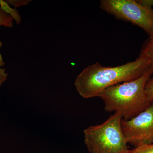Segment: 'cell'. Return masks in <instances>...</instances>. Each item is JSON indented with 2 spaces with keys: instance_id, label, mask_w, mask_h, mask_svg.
<instances>
[{
  "instance_id": "13",
  "label": "cell",
  "mask_w": 153,
  "mask_h": 153,
  "mask_svg": "<svg viewBox=\"0 0 153 153\" xmlns=\"http://www.w3.org/2000/svg\"><path fill=\"white\" fill-rule=\"evenodd\" d=\"M137 1L142 5L153 9V0H140Z\"/></svg>"
},
{
  "instance_id": "2",
  "label": "cell",
  "mask_w": 153,
  "mask_h": 153,
  "mask_svg": "<svg viewBox=\"0 0 153 153\" xmlns=\"http://www.w3.org/2000/svg\"><path fill=\"white\" fill-rule=\"evenodd\" d=\"M152 75L149 69L137 79L103 91L98 97L104 102L105 110L118 113L123 119L128 120L147 109L152 102L148 99L145 86Z\"/></svg>"
},
{
  "instance_id": "14",
  "label": "cell",
  "mask_w": 153,
  "mask_h": 153,
  "mask_svg": "<svg viewBox=\"0 0 153 153\" xmlns=\"http://www.w3.org/2000/svg\"><path fill=\"white\" fill-rule=\"evenodd\" d=\"M3 43L2 42L0 41V50H1V48L2 46ZM5 63L4 62V60H3L2 56L1 55V52H0V67H2L5 65Z\"/></svg>"
},
{
  "instance_id": "7",
  "label": "cell",
  "mask_w": 153,
  "mask_h": 153,
  "mask_svg": "<svg viewBox=\"0 0 153 153\" xmlns=\"http://www.w3.org/2000/svg\"><path fill=\"white\" fill-rule=\"evenodd\" d=\"M0 7L6 14L10 16L18 25L21 24L22 18L16 9L11 7L6 1L4 0H0Z\"/></svg>"
},
{
  "instance_id": "11",
  "label": "cell",
  "mask_w": 153,
  "mask_h": 153,
  "mask_svg": "<svg viewBox=\"0 0 153 153\" xmlns=\"http://www.w3.org/2000/svg\"><path fill=\"white\" fill-rule=\"evenodd\" d=\"M10 6L14 7H19L21 6H26L31 1L30 0H5Z\"/></svg>"
},
{
  "instance_id": "1",
  "label": "cell",
  "mask_w": 153,
  "mask_h": 153,
  "mask_svg": "<svg viewBox=\"0 0 153 153\" xmlns=\"http://www.w3.org/2000/svg\"><path fill=\"white\" fill-rule=\"evenodd\" d=\"M150 61L139 56L132 62L110 67L96 63L84 68L76 77L74 85L84 98L98 97L111 86L137 79L149 69Z\"/></svg>"
},
{
  "instance_id": "12",
  "label": "cell",
  "mask_w": 153,
  "mask_h": 153,
  "mask_svg": "<svg viewBox=\"0 0 153 153\" xmlns=\"http://www.w3.org/2000/svg\"><path fill=\"white\" fill-rule=\"evenodd\" d=\"M8 77V74L6 72L5 68L0 67V88Z\"/></svg>"
},
{
  "instance_id": "10",
  "label": "cell",
  "mask_w": 153,
  "mask_h": 153,
  "mask_svg": "<svg viewBox=\"0 0 153 153\" xmlns=\"http://www.w3.org/2000/svg\"><path fill=\"white\" fill-rule=\"evenodd\" d=\"M145 91L150 102H153V74L148 80L145 86Z\"/></svg>"
},
{
  "instance_id": "6",
  "label": "cell",
  "mask_w": 153,
  "mask_h": 153,
  "mask_svg": "<svg viewBox=\"0 0 153 153\" xmlns=\"http://www.w3.org/2000/svg\"><path fill=\"white\" fill-rule=\"evenodd\" d=\"M140 56L144 57L149 60V69L153 74V38H150L146 41L141 51Z\"/></svg>"
},
{
  "instance_id": "5",
  "label": "cell",
  "mask_w": 153,
  "mask_h": 153,
  "mask_svg": "<svg viewBox=\"0 0 153 153\" xmlns=\"http://www.w3.org/2000/svg\"><path fill=\"white\" fill-rule=\"evenodd\" d=\"M121 126L127 143L134 148L153 143V102L135 117L122 119Z\"/></svg>"
},
{
  "instance_id": "8",
  "label": "cell",
  "mask_w": 153,
  "mask_h": 153,
  "mask_svg": "<svg viewBox=\"0 0 153 153\" xmlns=\"http://www.w3.org/2000/svg\"><path fill=\"white\" fill-rule=\"evenodd\" d=\"M14 20L6 14L0 7V27L12 28L13 27Z\"/></svg>"
},
{
  "instance_id": "3",
  "label": "cell",
  "mask_w": 153,
  "mask_h": 153,
  "mask_svg": "<svg viewBox=\"0 0 153 153\" xmlns=\"http://www.w3.org/2000/svg\"><path fill=\"white\" fill-rule=\"evenodd\" d=\"M122 117L114 112L100 124L84 130V143L90 153H129L121 126Z\"/></svg>"
},
{
  "instance_id": "4",
  "label": "cell",
  "mask_w": 153,
  "mask_h": 153,
  "mask_svg": "<svg viewBox=\"0 0 153 153\" xmlns=\"http://www.w3.org/2000/svg\"><path fill=\"white\" fill-rule=\"evenodd\" d=\"M100 7L117 19L131 22L153 38V9L134 0H102Z\"/></svg>"
},
{
  "instance_id": "9",
  "label": "cell",
  "mask_w": 153,
  "mask_h": 153,
  "mask_svg": "<svg viewBox=\"0 0 153 153\" xmlns=\"http://www.w3.org/2000/svg\"><path fill=\"white\" fill-rule=\"evenodd\" d=\"M129 153H153V143L134 148L130 149Z\"/></svg>"
}]
</instances>
